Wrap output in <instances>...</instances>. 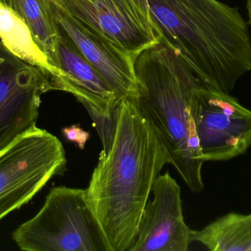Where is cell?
Wrapping results in <instances>:
<instances>
[{"instance_id": "6da1fadb", "label": "cell", "mask_w": 251, "mask_h": 251, "mask_svg": "<svg viewBox=\"0 0 251 251\" xmlns=\"http://www.w3.org/2000/svg\"><path fill=\"white\" fill-rule=\"evenodd\" d=\"M167 164L168 152L134 98L123 99L113 139L101 150L85 190L110 251L129 250L155 179Z\"/></svg>"}, {"instance_id": "7a4b0ae2", "label": "cell", "mask_w": 251, "mask_h": 251, "mask_svg": "<svg viewBox=\"0 0 251 251\" xmlns=\"http://www.w3.org/2000/svg\"><path fill=\"white\" fill-rule=\"evenodd\" d=\"M160 41L174 50L202 85L234 89L251 70L249 27L238 7L218 0H148Z\"/></svg>"}, {"instance_id": "3957f363", "label": "cell", "mask_w": 251, "mask_h": 251, "mask_svg": "<svg viewBox=\"0 0 251 251\" xmlns=\"http://www.w3.org/2000/svg\"><path fill=\"white\" fill-rule=\"evenodd\" d=\"M138 83L134 98L151 124L172 165L193 193L204 188V161L199 147L193 104L200 80L169 46L160 41L139 54L134 63Z\"/></svg>"}, {"instance_id": "277c9868", "label": "cell", "mask_w": 251, "mask_h": 251, "mask_svg": "<svg viewBox=\"0 0 251 251\" xmlns=\"http://www.w3.org/2000/svg\"><path fill=\"white\" fill-rule=\"evenodd\" d=\"M26 251H110L85 190L53 187L35 216L12 233Z\"/></svg>"}, {"instance_id": "5b68a950", "label": "cell", "mask_w": 251, "mask_h": 251, "mask_svg": "<svg viewBox=\"0 0 251 251\" xmlns=\"http://www.w3.org/2000/svg\"><path fill=\"white\" fill-rule=\"evenodd\" d=\"M61 141L36 125L0 152V222L66 169Z\"/></svg>"}, {"instance_id": "8992f818", "label": "cell", "mask_w": 251, "mask_h": 251, "mask_svg": "<svg viewBox=\"0 0 251 251\" xmlns=\"http://www.w3.org/2000/svg\"><path fill=\"white\" fill-rule=\"evenodd\" d=\"M193 116L204 162L227 161L251 146V111L229 93L202 85L193 104Z\"/></svg>"}, {"instance_id": "52a82bcc", "label": "cell", "mask_w": 251, "mask_h": 251, "mask_svg": "<svg viewBox=\"0 0 251 251\" xmlns=\"http://www.w3.org/2000/svg\"><path fill=\"white\" fill-rule=\"evenodd\" d=\"M134 60L160 41L148 0H53Z\"/></svg>"}, {"instance_id": "ba28073f", "label": "cell", "mask_w": 251, "mask_h": 251, "mask_svg": "<svg viewBox=\"0 0 251 251\" xmlns=\"http://www.w3.org/2000/svg\"><path fill=\"white\" fill-rule=\"evenodd\" d=\"M53 90L42 70L12 54L0 41V152L36 125L41 96Z\"/></svg>"}, {"instance_id": "9c48e42d", "label": "cell", "mask_w": 251, "mask_h": 251, "mask_svg": "<svg viewBox=\"0 0 251 251\" xmlns=\"http://www.w3.org/2000/svg\"><path fill=\"white\" fill-rule=\"evenodd\" d=\"M57 28L59 35L69 39L101 74L121 100L135 98L138 83L134 70L135 60L125 50L53 0H41Z\"/></svg>"}, {"instance_id": "30bf717a", "label": "cell", "mask_w": 251, "mask_h": 251, "mask_svg": "<svg viewBox=\"0 0 251 251\" xmlns=\"http://www.w3.org/2000/svg\"><path fill=\"white\" fill-rule=\"evenodd\" d=\"M128 251H187L192 231L184 222L181 188L169 172L158 175Z\"/></svg>"}, {"instance_id": "8fae6325", "label": "cell", "mask_w": 251, "mask_h": 251, "mask_svg": "<svg viewBox=\"0 0 251 251\" xmlns=\"http://www.w3.org/2000/svg\"><path fill=\"white\" fill-rule=\"evenodd\" d=\"M0 41L12 54L42 70L55 90L59 72L51 66L32 35L30 28L13 9L0 1Z\"/></svg>"}, {"instance_id": "7c38bea8", "label": "cell", "mask_w": 251, "mask_h": 251, "mask_svg": "<svg viewBox=\"0 0 251 251\" xmlns=\"http://www.w3.org/2000/svg\"><path fill=\"white\" fill-rule=\"evenodd\" d=\"M192 240L212 251H251V213H229L201 231H192Z\"/></svg>"}, {"instance_id": "4fadbf2b", "label": "cell", "mask_w": 251, "mask_h": 251, "mask_svg": "<svg viewBox=\"0 0 251 251\" xmlns=\"http://www.w3.org/2000/svg\"><path fill=\"white\" fill-rule=\"evenodd\" d=\"M16 11L27 24L34 38L53 67L61 77L59 60V34L57 28L43 5L41 0H0Z\"/></svg>"}, {"instance_id": "5bb4252c", "label": "cell", "mask_w": 251, "mask_h": 251, "mask_svg": "<svg viewBox=\"0 0 251 251\" xmlns=\"http://www.w3.org/2000/svg\"><path fill=\"white\" fill-rule=\"evenodd\" d=\"M62 134L67 141L75 143L76 147L81 150L85 149V145L91 137L89 132L82 129L79 125L65 127L62 129Z\"/></svg>"}, {"instance_id": "9a60e30c", "label": "cell", "mask_w": 251, "mask_h": 251, "mask_svg": "<svg viewBox=\"0 0 251 251\" xmlns=\"http://www.w3.org/2000/svg\"><path fill=\"white\" fill-rule=\"evenodd\" d=\"M246 5H247L248 15H249V25L251 26V0H246Z\"/></svg>"}]
</instances>
